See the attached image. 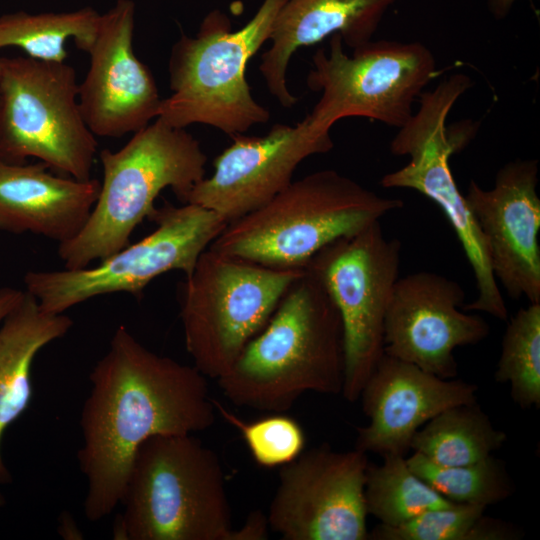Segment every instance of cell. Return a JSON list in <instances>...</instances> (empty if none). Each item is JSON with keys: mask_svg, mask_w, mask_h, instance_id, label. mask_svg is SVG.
Listing matches in <instances>:
<instances>
[{"mask_svg": "<svg viewBox=\"0 0 540 540\" xmlns=\"http://www.w3.org/2000/svg\"><path fill=\"white\" fill-rule=\"evenodd\" d=\"M523 535L518 526L483 514L469 530L466 540H519Z\"/></svg>", "mask_w": 540, "mask_h": 540, "instance_id": "cell-29", "label": "cell"}, {"mask_svg": "<svg viewBox=\"0 0 540 540\" xmlns=\"http://www.w3.org/2000/svg\"><path fill=\"white\" fill-rule=\"evenodd\" d=\"M217 413L242 435L253 460L259 466L273 468L296 459L304 450L306 438L293 418L276 413L247 422L214 400Z\"/></svg>", "mask_w": 540, "mask_h": 540, "instance_id": "cell-27", "label": "cell"}, {"mask_svg": "<svg viewBox=\"0 0 540 540\" xmlns=\"http://www.w3.org/2000/svg\"><path fill=\"white\" fill-rule=\"evenodd\" d=\"M507 441L477 402L452 406L426 422L411 450L441 466L471 464L487 458Z\"/></svg>", "mask_w": 540, "mask_h": 540, "instance_id": "cell-22", "label": "cell"}, {"mask_svg": "<svg viewBox=\"0 0 540 540\" xmlns=\"http://www.w3.org/2000/svg\"><path fill=\"white\" fill-rule=\"evenodd\" d=\"M494 379L509 384L519 407H540V303L520 308L508 322Z\"/></svg>", "mask_w": 540, "mask_h": 540, "instance_id": "cell-26", "label": "cell"}, {"mask_svg": "<svg viewBox=\"0 0 540 540\" xmlns=\"http://www.w3.org/2000/svg\"><path fill=\"white\" fill-rule=\"evenodd\" d=\"M135 3L117 0L101 13L90 65L78 88L83 119L95 136L135 133L158 117L162 99L149 68L135 55Z\"/></svg>", "mask_w": 540, "mask_h": 540, "instance_id": "cell-15", "label": "cell"}, {"mask_svg": "<svg viewBox=\"0 0 540 540\" xmlns=\"http://www.w3.org/2000/svg\"><path fill=\"white\" fill-rule=\"evenodd\" d=\"M148 219L156 224L153 232L93 267L27 272L26 291L52 314L107 294L140 297L152 280L166 272L191 274L200 255L228 224L216 212L193 203L165 202Z\"/></svg>", "mask_w": 540, "mask_h": 540, "instance_id": "cell-11", "label": "cell"}, {"mask_svg": "<svg viewBox=\"0 0 540 540\" xmlns=\"http://www.w3.org/2000/svg\"><path fill=\"white\" fill-rule=\"evenodd\" d=\"M99 190V180L57 174L41 161L0 159V230L69 241L88 221Z\"/></svg>", "mask_w": 540, "mask_h": 540, "instance_id": "cell-19", "label": "cell"}, {"mask_svg": "<svg viewBox=\"0 0 540 540\" xmlns=\"http://www.w3.org/2000/svg\"><path fill=\"white\" fill-rule=\"evenodd\" d=\"M225 473L193 434L158 435L136 452L114 539L234 540Z\"/></svg>", "mask_w": 540, "mask_h": 540, "instance_id": "cell-4", "label": "cell"}, {"mask_svg": "<svg viewBox=\"0 0 540 540\" xmlns=\"http://www.w3.org/2000/svg\"><path fill=\"white\" fill-rule=\"evenodd\" d=\"M4 503V499H3V496L2 494L0 493V506H2Z\"/></svg>", "mask_w": 540, "mask_h": 540, "instance_id": "cell-34", "label": "cell"}, {"mask_svg": "<svg viewBox=\"0 0 540 540\" xmlns=\"http://www.w3.org/2000/svg\"><path fill=\"white\" fill-rule=\"evenodd\" d=\"M401 243L387 238L380 221L336 239L308 262L341 317L344 379L341 395L356 402L384 354V325L401 265Z\"/></svg>", "mask_w": 540, "mask_h": 540, "instance_id": "cell-12", "label": "cell"}, {"mask_svg": "<svg viewBox=\"0 0 540 540\" xmlns=\"http://www.w3.org/2000/svg\"><path fill=\"white\" fill-rule=\"evenodd\" d=\"M0 75H1V67H0Z\"/></svg>", "mask_w": 540, "mask_h": 540, "instance_id": "cell-35", "label": "cell"}, {"mask_svg": "<svg viewBox=\"0 0 540 540\" xmlns=\"http://www.w3.org/2000/svg\"><path fill=\"white\" fill-rule=\"evenodd\" d=\"M470 77L452 74L434 89L423 91L419 108L390 142V151L409 156L406 165L385 174L384 188L415 190L439 206L451 224L473 271L477 296L464 311L485 312L501 321L508 319L503 294L491 269L487 242L460 192L450 168V157L466 147L476 128L473 124L447 126L448 115L471 86Z\"/></svg>", "mask_w": 540, "mask_h": 540, "instance_id": "cell-7", "label": "cell"}, {"mask_svg": "<svg viewBox=\"0 0 540 540\" xmlns=\"http://www.w3.org/2000/svg\"><path fill=\"white\" fill-rule=\"evenodd\" d=\"M403 207L332 169L292 181L258 209L229 222L209 249L277 269H303L332 241Z\"/></svg>", "mask_w": 540, "mask_h": 540, "instance_id": "cell-3", "label": "cell"}, {"mask_svg": "<svg viewBox=\"0 0 540 540\" xmlns=\"http://www.w3.org/2000/svg\"><path fill=\"white\" fill-rule=\"evenodd\" d=\"M100 160L103 180L89 219L77 236L58 244L66 269L88 267L127 246L164 189L187 203L193 187L205 177L207 156L185 128L157 117L121 149L102 150Z\"/></svg>", "mask_w": 540, "mask_h": 540, "instance_id": "cell-5", "label": "cell"}, {"mask_svg": "<svg viewBox=\"0 0 540 540\" xmlns=\"http://www.w3.org/2000/svg\"><path fill=\"white\" fill-rule=\"evenodd\" d=\"M410 468L446 500L488 507L512 496L514 482L501 459L490 455L458 466H441L413 452L406 457Z\"/></svg>", "mask_w": 540, "mask_h": 540, "instance_id": "cell-25", "label": "cell"}, {"mask_svg": "<svg viewBox=\"0 0 540 540\" xmlns=\"http://www.w3.org/2000/svg\"><path fill=\"white\" fill-rule=\"evenodd\" d=\"M343 47L341 36L334 34L329 52L319 48L312 57L307 86L321 96L303 119L310 133L329 138L331 127L347 117L402 127L438 74L431 50L419 42L371 40L349 56Z\"/></svg>", "mask_w": 540, "mask_h": 540, "instance_id": "cell-10", "label": "cell"}, {"mask_svg": "<svg viewBox=\"0 0 540 540\" xmlns=\"http://www.w3.org/2000/svg\"><path fill=\"white\" fill-rule=\"evenodd\" d=\"M283 2L263 0L249 22L236 31L223 12L213 10L195 36L182 34L169 59L172 93L162 99L158 118L177 128L210 125L232 137L266 123L270 113L252 96L246 68L269 41Z\"/></svg>", "mask_w": 540, "mask_h": 540, "instance_id": "cell-6", "label": "cell"}, {"mask_svg": "<svg viewBox=\"0 0 540 540\" xmlns=\"http://www.w3.org/2000/svg\"><path fill=\"white\" fill-rule=\"evenodd\" d=\"M465 296L458 282L435 272L399 277L385 318L384 353L440 378H455L454 350L490 334L481 316L462 311Z\"/></svg>", "mask_w": 540, "mask_h": 540, "instance_id": "cell-14", "label": "cell"}, {"mask_svg": "<svg viewBox=\"0 0 540 540\" xmlns=\"http://www.w3.org/2000/svg\"><path fill=\"white\" fill-rule=\"evenodd\" d=\"M73 326L65 313L45 312L28 291L0 323V483L11 480L1 453L6 429L28 408L31 368L39 351Z\"/></svg>", "mask_w": 540, "mask_h": 540, "instance_id": "cell-21", "label": "cell"}, {"mask_svg": "<svg viewBox=\"0 0 540 540\" xmlns=\"http://www.w3.org/2000/svg\"><path fill=\"white\" fill-rule=\"evenodd\" d=\"M486 507L451 503L433 508L396 525H376L369 540H466L471 527Z\"/></svg>", "mask_w": 540, "mask_h": 540, "instance_id": "cell-28", "label": "cell"}, {"mask_svg": "<svg viewBox=\"0 0 540 540\" xmlns=\"http://www.w3.org/2000/svg\"><path fill=\"white\" fill-rule=\"evenodd\" d=\"M0 159L37 158L53 172L91 178L95 135L78 103L74 68L31 57L0 58Z\"/></svg>", "mask_w": 540, "mask_h": 540, "instance_id": "cell-9", "label": "cell"}, {"mask_svg": "<svg viewBox=\"0 0 540 540\" xmlns=\"http://www.w3.org/2000/svg\"><path fill=\"white\" fill-rule=\"evenodd\" d=\"M23 292L12 287H0V323L21 299Z\"/></svg>", "mask_w": 540, "mask_h": 540, "instance_id": "cell-31", "label": "cell"}, {"mask_svg": "<svg viewBox=\"0 0 540 540\" xmlns=\"http://www.w3.org/2000/svg\"><path fill=\"white\" fill-rule=\"evenodd\" d=\"M396 0H284L261 56L259 70L266 86L284 108L297 102L287 86L292 55L339 34L343 44L355 49L372 40L387 10Z\"/></svg>", "mask_w": 540, "mask_h": 540, "instance_id": "cell-20", "label": "cell"}, {"mask_svg": "<svg viewBox=\"0 0 540 540\" xmlns=\"http://www.w3.org/2000/svg\"><path fill=\"white\" fill-rule=\"evenodd\" d=\"M343 379L340 314L322 284L304 269L217 383L236 406L283 413L306 392L341 394Z\"/></svg>", "mask_w": 540, "mask_h": 540, "instance_id": "cell-2", "label": "cell"}, {"mask_svg": "<svg viewBox=\"0 0 540 540\" xmlns=\"http://www.w3.org/2000/svg\"><path fill=\"white\" fill-rule=\"evenodd\" d=\"M100 17L101 13L89 6L65 12L3 14L0 16V49L17 47L28 57L62 63L68 55L65 44L69 39L88 53L97 35Z\"/></svg>", "mask_w": 540, "mask_h": 540, "instance_id": "cell-23", "label": "cell"}, {"mask_svg": "<svg viewBox=\"0 0 540 540\" xmlns=\"http://www.w3.org/2000/svg\"><path fill=\"white\" fill-rule=\"evenodd\" d=\"M367 454L324 443L282 466L269 528L284 540H368Z\"/></svg>", "mask_w": 540, "mask_h": 540, "instance_id": "cell-13", "label": "cell"}, {"mask_svg": "<svg viewBox=\"0 0 540 540\" xmlns=\"http://www.w3.org/2000/svg\"><path fill=\"white\" fill-rule=\"evenodd\" d=\"M407 456L388 454L380 465L369 463L364 488L368 515L396 526L427 510L449 505L408 465Z\"/></svg>", "mask_w": 540, "mask_h": 540, "instance_id": "cell-24", "label": "cell"}, {"mask_svg": "<svg viewBox=\"0 0 540 540\" xmlns=\"http://www.w3.org/2000/svg\"><path fill=\"white\" fill-rule=\"evenodd\" d=\"M538 160L516 159L483 189L470 180L465 200L481 230L497 282L513 299L540 303Z\"/></svg>", "mask_w": 540, "mask_h": 540, "instance_id": "cell-16", "label": "cell"}, {"mask_svg": "<svg viewBox=\"0 0 540 540\" xmlns=\"http://www.w3.org/2000/svg\"><path fill=\"white\" fill-rule=\"evenodd\" d=\"M304 269L270 268L206 249L178 288L193 366L215 380L226 373Z\"/></svg>", "mask_w": 540, "mask_h": 540, "instance_id": "cell-8", "label": "cell"}, {"mask_svg": "<svg viewBox=\"0 0 540 540\" xmlns=\"http://www.w3.org/2000/svg\"><path fill=\"white\" fill-rule=\"evenodd\" d=\"M517 0H487L489 9L496 19L505 18Z\"/></svg>", "mask_w": 540, "mask_h": 540, "instance_id": "cell-33", "label": "cell"}, {"mask_svg": "<svg viewBox=\"0 0 540 540\" xmlns=\"http://www.w3.org/2000/svg\"><path fill=\"white\" fill-rule=\"evenodd\" d=\"M233 139L213 162V174L198 182L187 198V203L210 209L228 223L266 204L293 181L304 159L334 145L331 137L311 134L304 120L295 126L276 123L262 137L238 134Z\"/></svg>", "mask_w": 540, "mask_h": 540, "instance_id": "cell-17", "label": "cell"}, {"mask_svg": "<svg viewBox=\"0 0 540 540\" xmlns=\"http://www.w3.org/2000/svg\"><path fill=\"white\" fill-rule=\"evenodd\" d=\"M58 533L64 539H82V533L69 512H62L58 524Z\"/></svg>", "mask_w": 540, "mask_h": 540, "instance_id": "cell-32", "label": "cell"}, {"mask_svg": "<svg viewBox=\"0 0 540 540\" xmlns=\"http://www.w3.org/2000/svg\"><path fill=\"white\" fill-rule=\"evenodd\" d=\"M478 387L461 379H444L383 354L359 399L369 422L357 428L355 449L406 456L416 432L440 412L477 402Z\"/></svg>", "mask_w": 540, "mask_h": 540, "instance_id": "cell-18", "label": "cell"}, {"mask_svg": "<svg viewBox=\"0 0 540 540\" xmlns=\"http://www.w3.org/2000/svg\"><path fill=\"white\" fill-rule=\"evenodd\" d=\"M267 516L255 511L251 513L243 526L235 529L234 540H264L268 536Z\"/></svg>", "mask_w": 540, "mask_h": 540, "instance_id": "cell-30", "label": "cell"}, {"mask_svg": "<svg viewBox=\"0 0 540 540\" xmlns=\"http://www.w3.org/2000/svg\"><path fill=\"white\" fill-rule=\"evenodd\" d=\"M81 410L79 467L87 480L83 511L97 522L120 504L139 447L158 435H186L216 419L207 378L161 356L119 326L89 375Z\"/></svg>", "mask_w": 540, "mask_h": 540, "instance_id": "cell-1", "label": "cell"}]
</instances>
